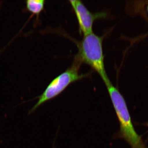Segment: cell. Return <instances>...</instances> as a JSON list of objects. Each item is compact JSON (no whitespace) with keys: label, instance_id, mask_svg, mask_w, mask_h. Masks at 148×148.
<instances>
[{"label":"cell","instance_id":"1","mask_svg":"<svg viewBox=\"0 0 148 148\" xmlns=\"http://www.w3.org/2000/svg\"><path fill=\"white\" fill-rule=\"evenodd\" d=\"M105 84L119 121V137L124 139L132 148H147L135 131L123 96L110 80Z\"/></svg>","mask_w":148,"mask_h":148},{"label":"cell","instance_id":"2","mask_svg":"<svg viewBox=\"0 0 148 148\" xmlns=\"http://www.w3.org/2000/svg\"><path fill=\"white\" fill-rule=\"evenodd\" d=\"M103 38L94 33L84 36L78 44L79 52L76 55L81 62L89 65L101 77L104 83L109 81L104 64L103 49Z\"/></svg>","mask_w":148,"mask_h":148},{"label":"cell","instance_id":"3","mask_svg":"<svg viewBox=\"0 0 148 148\" xmlns=\"http://www.w3.org/2000/svg\"><path fill=\"white\" fill-rule=\"evenodd\" d=\"M82 64L75 56L72 66L52 80L42 94L39 96L38 102L30 112H33L42 104L58 96L70 84L88 76L89 73L79 74Z\"/></svg>","mask_w":148,"mask_h":148},{"label":"cell","instance_id":"4","mask_svg":"<svg viewBox=\"0 0 148 148\" xmlns=\"http://www.w3.org/2000/svg\"><path fill=\"white\" fill-rule=\"evenodd\" d=\"M69 2L75 14L80 34H82L84 36L93 33L92 26L95 20L105 18L106 16V12H90L81 1L72 0L69 1Z\"/></svg>","mask_w":148,"mask_h":148},{"label":"cell","instance_id":"5","mask_svg":"<svg viewBox=\"0 0 148 148\" xmlns=\"http://www.w3.org/2000/svg\"><path fill=\"white\" fill-rule=\"evenodd\" d=\"M44 0H29L26 1L27 10L34 14L38 16L44 8Z\"/></svg>","mask_w":148,"mask_h":148},{"label":"cell","instance_id":"6","mask_svg":"<svg viewBox=\"0 0 148 148\" xmlns=\"http://www.w3.org/2000/svg\"></svg>","mask_w":148,"mask_h":148}]
</instances>
